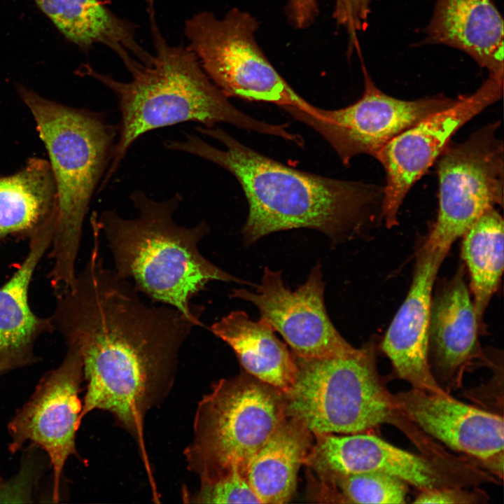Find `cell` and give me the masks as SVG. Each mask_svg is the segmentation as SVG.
Returning <instances> with one entry per match:
<instances>
[{
  "label": "cell",
  "instance_id": "5b68a950",
  "mask_svg": "<svg viewBox=\"0 0 504 504\" xmlns=\"http://www.w3.org/2000/svg\"><path fill=\"white\" fill-rule=\"evenodd\" d=\"M18 91L50 156L55 188L50 277L60 293L76 282L84 220L111 162L118 129L101 113L59 104L22 85Z\"/></svg>",
  "mask_w": 504,
  "mask_h": 504
},
{
  "label": "cell",
  "instance_id": "83f0119b",
  "mask_svg": "<svg viewBox=\"0 0 504 504\" xmlns=\"http://www.w3.org/2000/svg\"><path fill=\"white\" fill-rule=\"evenodd\" d=\"M488 496L481 489L467 490L452 486L420 491L414 503L476 504L486 503Z\"/></svg>",
  "mask_w": 504,
  "mask_h": 504
},
{
  "label": "cell",
  "instance_id": "7a4b0ae2",
  "mask_svg": "<svg viewBox=\"0 0 504 504\" xmlns=\"http://www.w3.org/2000/svg\"><path fill=\"white\" fill-rule=\"evenodd\" d=\"M197 132L225 146L217 148L192 134L167 140L171 150L187 153L228 171L239 181L248 204L241 230L246 244L278 231L318 230L332 241L354 238L371 219L372 207L383 189L293 169L240 143L216 126Z\"/></svg>",
  "mask_w": 504,
  "mask_h": 504
},
{
  "label": "cell",
  "instance_id": "6da1fadb",
  "mask_svg": "<svg viewBox=\"0 0 504 504\" xmlns=\"http://www.w3.org/2000/svg\"><path fill=\"white\" fill-rule=\"evenodd\" d=\"M140 294L105 265L94 236L85 267L74 286L57 295L50 320L80 350L87 382L80 422L94 410L111 414L134 440L150 476L146 416L168 396L180 349L197 326L171 306L147 304Z\"/></svg>",
  "mask_w": 504,
  "mask_h": 504
},
{
  "label": "cell",
  "instance_id": "4fadbf2b",
  "mask_svg": "<svg viewBox=\"0 0 504 504\" xmlns=\"http://www.w3.org/2000/svg\"><path fill=\"white\" fill-rule=\"evenodd\" d=\"M321 265L296 290L285 286L281 273L265 267L255 292L233 289L230 297L254 304L260 318L279 332L303 359L342 356L356 350L335 328L326 311Z\"/></svg>",
  "mask_w": 504,
  "mask_h": 504
},
{
  "label": "cell",
  "instance_id": "9c48e42d",
  "mask_svg": "<svg viewBox=\"0 0 504 504\" xmlns=\"http://www.w3.org/2000/svg\"><path fill=\"white\" fill-rule=\"evenodd\" d=\"M499 122L489 124L460 144L444 148L438 162L439 208L426 239L449 251L487 209L503 202V144Z\"/></svg>",
  "mask_w": 504,
  "mask_h": 504
},
{
  "label": "cell",
  "instance_id": "9a60e30c",
  "mask_svg": "<svg viewBox=\"0 0 504 504\" xmlns=\"http://www.w3.org/2000/svg\"><path fill=\"white\" fill-rule=\"evenodd\" d=\"M401 414L450 448L468 454L502 477V415L461 402L449 393L412 388L393 394Z\"/></svg>",
  "mask_w": 504,
  "mask_h": 504
},
{
  "label": "cell",
  "instance_id": "ac0fdd59",
  "mask_svg": "<svg viewBox=\"0 0 504 504\" xmlns=\"http://www.w3.org/2000/svg\"><path fill=\"white\" fill-rule=\"evenodd\" d=\"M54 218L50 214L34 230L28 254L10 280L0 288V371L28 364L33 358L34 342L51 326L50 319L37 317L28 302L31 276L41 257L52 244Z\"/></svg>",
  "mask_w": 504,
  "mask_h": 504
},
{
  "label": "cell",
  "instance_id": "52a82bcc",
  "mask_svg": "<svg viewBox=\"0 0 504 504\" xmlns=\"http://www.w3.org/2000/svg\"><path fill=\"white\" fill-rule=\"evenodd\" d=\"M286 415L284 394L276 388L247 373L219 379L197 405L193 438L183 453L188 469L200 482L233 466L244 474L248 459Z\"/></svg>",
  "mask_w": 504,
  "mask_h": 504
},
{
  "label": "cell",
  "instance_id": "cb8c5ba5",
  "mask_svg": "<svg viewBox=\"0 0 504 504\" xmlns=\"http://www.w3.org/2000/svg\"><path fill=\"white\" fill-rule=\"evenodd\" d=\"M461 255L470 278L473 304L482 328L483 316L503 270V220L491 207L463 234Z\"/></svg>",
  "mask_w": 504,
  "mask_h": 504
},
{
  "label": "cell",
  "instance_id": "d4e9b609",
  "mask_svg": "<svg viewBox=\"0 0 504 504\" xmlns=\"http://www.w3.org/2000/svg\"><path fill=\"white\" fill-rule=\"evenodd\" d=\"M323 498L329 502L348 503H405L408 493L404 480L382 472H371L319 480Z\"/></svg>",
  "mask_w": 504,
  "mask_h": 504
},
{
  "label": "cell",
  "instance_id": "2e32d148",
  "mask_svg": "<svg viewBox=\"0 0 504 504\" xmlns=\"http://www.w3.org/2000/svg\"><path fill=\"white\" fill-rule=\"evenodd\" d=\"M447 253L424 241L417 253L407 295L382 343L398 379L412 388L440 393L447 392L439 385L430 369L429 321L435 280Z\"/></svg>",
  "mask_w": 504,
  "mask_h": 504
},
{
  "label": "cell",
  "instance_id": "f546056e",
  "mask_svg": "<svg viewBox=\"0 0 504 504\" xmlns=\"http://www.w3.org/2000/svg\"><path fill=\"white\" fill-rule=\"evenodd\" d=\"M4 489V483H3L2 479H1V477H0V493H1Z\"/></svg>",
  "mask_w": 504,
  "mask_h": 504
},
{
  "label": "cell",
  "instance_id": "5bb4252c",
  "mask_svg": "<svg viewBox=\"0 0 504 504\" xmlns=\"http://www.w3.org/2000/svg\"><path fill=\"white\" fill-rule=\"evenodd\" d=\"M305 465L319 480L363 472L397 477L419 491L462 486L458 476L435 462L363 433L314 435Z\"/></svg>",
  "mask_w": 504,
  "mask_h": 504
},
{
  "label": "cell",
  "instance_id": "277c9868",
  "mask_svg": "<svg viewBox=\"0 0 504 504\" xmlns=\"http://www.w3.org/2000/svg\"><path fill=\"white\" fill-rule=\"evenodd\" d=\"M130 198L137 210L135 218H125L106 210L97 222L114 261V270L133 281L136 290L153 302L171 306L197 326L204 307L192 300L211 281L251 284L206 258L198 244L210 232L202 220L192 227L177 224L174 214L183 201L176 192L164 200H155L142 190Z\"/></svg>",
  "mask_w": 504,
  "mask_h": 504
},
{
  "label": "cell",
  "instance_id": "3957f363",
  "mask_svg": "<svg viewBox=\"0 0 504 504\" xmlns=\"http://www.w3.org/2000/svg\"><path fill=\"white\" fill-rule=\"evenodd\" d=\"M153 59L120 81L84 64L78 74L96 79L116 97L120 112L118 139L99 190L118 169L131 145L145 133L185 122L210 128L225 122L239 129L276 136L288 141L294 134L286 125H274L251 117L234 107L210 80L194 53L183 46H171L156 22L153 0H147Z\"/></svg>",
  "mask_w": 504,
  "mask_h": 504
},
{
  "label": "cell",
  "instance_id": "603a6c76",
  "mask_svg": "<svg viewBox=\"0 0 504 504\" xmlns=\"http://www.w3.org/2000/svg\"><path fill=\"white\" fill-rule=\"evenodd\" d=\"M55 188L50 164L31 158L13 175L0 177V237L34 230L52 211Z\"/></svg>",
  "mask_w": 504,
  "mask_h": 504
},
{
  "label": "cell",
  "instance_id": "ffe728a7",
  "mask_svg": "<svg viewBox=\"0 0 504 504\" xmlns=\"http://www.w3.org/2000/svg\"><path fill=\"white\" fill-rule=\"evenodd\" d=\"M71 43L88 51L101 43L112 50L129 72L153 59L139 43L136 27L118 17L100 0H33Z\"/></svg>",
  "mask_w": 504,
  "mask_h": 504
},
{
  "label": "cell",
  "instance_id": "7402d4cb",
  "mask_svg": "<svg viewBox=\"0 0 504 504\" xmlns=\"http://www.w3.org/2000/svg\"><path fill=\"white\" fill-rule=\"evenodd\" d=\"M313 443L310 430L287 414L245 467V477L261 503L284 504L290 500L300 468L305 465Z\"/></svg>",
  "mask_w": 504,
  "mask_h": 504
},
{
  "label": "cell",
  "instance_id": "44dd1931",
  "mask_svg": "<svg viewBox=\"0 0 504 504\" xmlns=\"http://www.w3.org/2000/svg\"><path fill=\"white\" fill-rule=\"evenodd\" d=\"M209 330L231 347L246 373L284 394L290 390L298 374L295 358L267 322L236 310Z\"/></svg>",
  "mask_w": 504,
  "mask_h": 504
},
{
  "label": "cell",
  "instance_id": "30bf717a",
  "mask_svg": "<svg viewBox=\"0 0 504 504\" xmlns=\"http://www.w3.org/2000/svg\"><path fill=\"white\" fill-rule=\"evenodd\" d=\"M362 97L346 107L327 110L316 107L313 114L297 108H283L318 132L347 165L356 155L374 158L395 136L457 99L442 95L402 100L380 90L363 68Z\"/></svg>",
  "mask_w": 504,
  "mask_h": 504
},
{
  "label": "cell",
  "instance_id": "f1b7e54d",
  "mask_svg": "<svg viewBox=\"0 0 504 504\" xmlns=\"http://www.w3.org/2000/svg\"><path fill=\"white\" fill-rule=\"evenodd\" d=\"M285 12L288 22L293 28L306 29L314 23L318 15V0H287Z\"/></svg>",
  "mask_w": 504,
  "mask_h": 504
},
{
  "label": "cell",
  "instance_id": "d6986e66",
  "mask_svg": "<svg viewBox=\"0 0 504 504\" xmlns=\"http://www.w3.org/2000/svg\"><path fill=\"white\" fill-rule=\"evenodd\" d=\"M426 33L430 43L462 50L503 79V20L491 0H437Z\"/></svg>",
  "mask_w": 504,
  "mask_h": 504
},
{
  "label": "cell",
  "instance_id": "7c38bea8",
  "mask_svg": "<svg viewBox=\"0 0 504 504\" xmlns=\"http://www.w3.org/2000/svg\"><path fill=\"white\" fill-rule=\"evenodd\" d=\"M66 342L68 349L62 363L43 376L31 398L8 424L10 451L14 453L31 442L48 455L53 471L54 502L59 498L65 463L76 454V433L82 410L79 398L84 379L82 356L77 343Z\"/></svg>",
  "mask_w": 504,
  "mask_h": 504
},
{
  "label": "cell",
  "instance_id": "4316f807",
  "mask_svg": "<svg viewBox=\"0 0 504 504\" xmlns=\"http://www.w3.org/2000/svg\"><path fill=\"white\" fill-rule=\"evenodd\" d=\"M374 0H333L332 18L345 29L350 43L356 40V34L367 27L370 6Z\"/></svg>",
  "mask_w": 504,
  "mask_h": 504
},
{
  "label": "cell",
  "instance_id": "e0dca14e",
  "mask_svg": "<svg viewBox=\"0 0 504 504\" xmlns=\"http://www.w3.org/2000/svg\"><path fill=\"white\" fill-rule=\"evenodd\" d=\"M463 271L461 265L432 298L430 306V365L435 379L447 393L460 386L463 373L482 356L479 327Z\"/></svg>",
  "mask_w": 504,
  "mask_h": 504
},
{
  "label": "cell",
  "instance_id": "ba28073f",
  "mask_svg": "<svg viewBox=\"0 0 504 504\" xmlns=\"http://www.w3.org/2000/svg\"><path fill=\"white\" fill-rule=\"evenodd\" d=\"M260 22L232 8L222 18L202 11L185 22L187 46L210 80L229 97L290 106L307 113L313 106L298 94L267 57L256 39Z\"/></svg>",
  "mask_w": 504,
  "mask_h": 504
},
{
  "label": "cell",
  "instance_id": "8fae6325",
  "mask_svg": "<svg viewBox=\"0 0 504 504\" xmlns=\"http://www.w3.org/2000/svg\"><path fill=\"white\" fill-rule=\"evenodd\" d=\"M503 80L490 76L474 93L426 116L391 139L377 159L386 173L380 217L388 227L398 224L399 209L412 186L447 146L452 135L503 94Z\"/></svg>",
  "mask_w": 504,
  "mask_h": 504
},
{
  "label": "cell",
  "instance_id": "4dcf8cb0",
  "mask_svg": "<svg viewBox=\"0 0 504 504\" xmlns=\"http://www.w3.org/2000/svg\"><path fill=\"white\" fill-rule=\"evenodd\" d=\"M1 373H2V372L0 371V374H1Z\"/></svg>",
  "mask_w": 504,
  "mask_h": 504
},
{
  "label": "cell",
  "instance_id": "484cf974",
  "mask_svg": "<svg viewBox=\"0 0 504 504\" xmlns=\"http://www.w3.org/2000/svg\"><path fill=\"white\" fill-rule=\"evenodd\" d=\"M183 498L196 503H261L238 466L216 479L200 482L197 493Z\"/></svg>",
  "mask_w": 504,
  "mask_h": 504
},
{
  "label": "cell",
  "instance_id": "8992f818",
  "mask_svg": "<svg viewBox=\"0 0 504 504\" xmlns=\"http://www.w3.org/2000/svg\"><path fill=\"white\" fill-rule=\"evenodd\" d=\"M298 374L284 394L287 414L313 435L363 433L400 416L379 374L374 343L338 357L295 356Z\"/></svg>",
  "mask_w": 504,
  "mask_h": 504
}]
</instances>
